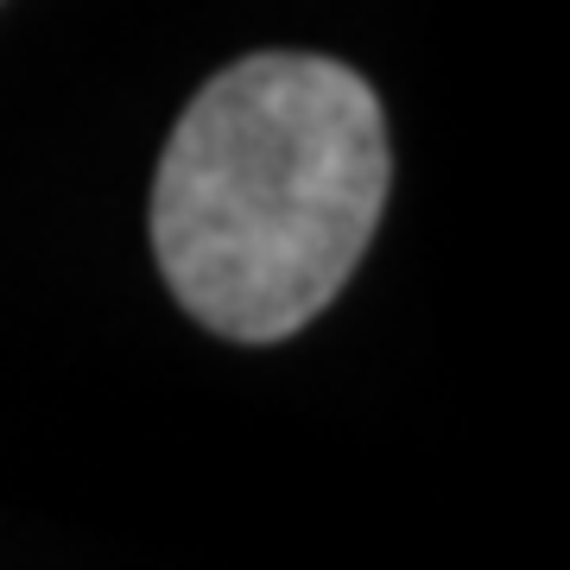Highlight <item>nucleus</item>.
<instances>
[{
  "label": "nucleus",
  "mask_w": 570,
  "mask_h": 570,
  "mask_svg": "<svg viewBox=\"0 0 570 570\" xmlns=\"http://www.w3.org/2000/svg\"><path fill=\"white\" fill-rule=\"evenodd\" d=\"M393 178L355 70L261 51L184 108L159 159L153 242L178 305L235 343H279L343 292Z\"/></svg>",
  "instance_id": "obj_1"
}]
</instances>
